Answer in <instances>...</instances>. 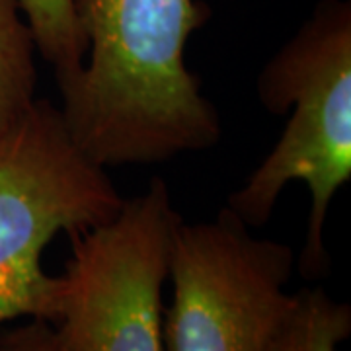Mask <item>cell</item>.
<instances>
[{
    "label": "cell",
    "instance_id": "9c48e42d",
    "mask_svg": "<svg viewBox=\"0 0 351 351\" xmlns=\"http://www.w3.org/2000/svg\"><path fill=\"white\" fill-rule=\"evenodd\" d=\"M0 351H69L55 328L45 320L32 318L22 326L0 334Z\"/></svg>",
    "mask_w": 351,
    "mask_h": 351
},
{
    "label": "cell",
    "instance_id": "3957f363",
    "mask_svg": "<svg viewBox=\"0 0 351 351\" xmlns=\"http://www.w3.org/2000/svg\"><path fill=\"white\" fill-rule=\"evenodd\" d=\"M106 168L78 147L61 110L36 100L0 131V324L51 322L59 276L41 254L59 232L69 239L112 221L123 205Z\"/></svg>",
    "mask_w": 351,
    "mask_h": 351
},
{
    "label": "cell",
    "instance_id": "ba28073f",
    "mask_svg": "<svg viewBox=\"0 0 351 351\" xmlns=\"http://www.w3.org/2000/svg\"><path fill=\"white\" fill-rule=\"evenodd\" d=\"M38 53L53 66L57 84L80 71L86 39L76 22L73 0H20Z\"/></svg>",
    "mask_w": 351,
    "mask_h": 351
},
{
    "label": "cell",
    "instance_id": "7a4b0ae2",
    "mask_svg": "<svg viewBox=\"0 0 351 351\" xmlns=\"http://www.w3.org/2000/svg\"><path fill=\"white\" fill-rule=\"evenodd\" d=\"M258 96L274 115L291 112L283 135L226 207L250 228L267 225L291 182L311 193L299 265L302 276L328 271L324 226L334 195L351 178V6L322 0L301 29L271 57Z\"/></svg>",
    "mask_w": 351,
    "mask_h": 351
},
{
    "label": "cell",
    "instance_id": "6da1fadb",
    "mask_svg": "<svg viewBox=\"0 0 351 351\" xmlns=\"http://www.w3.org/2000/svg\"><path fill=\"white\" fill-rule=\"evenodd\" d=\"M86 39L80 71L59 82L61 115L78 147L110 168L156 164L221 141L219 112L186 64L207 24L197 0H73Z\"/></svg>",
    "mask_w": 351,
    "mask_h": 351
},
{
    "label": "cell",
    "instance_id": "5b68a950",
    "mask_svg": "<svg viewBox=\"0 0 351 351\" xmlns=\"http://www.w3.org/2000/svg\"><path fill=\"white\" fill-rule=\"evenodd\" d=\"M293 269L291 246L256 239L228 207L211 221H182L170 256L164 351H265L293 304Z\"/></svg>",
    "mask_w": 351,
    "mask_h": 351
},
{
    "label": "cell",
    "instance_id": "277c9868",
    "mask_svg": "<svg viewBox=\"0 0 351 351\" xmlns=\"http://www.w3.org/2000/svg\"><path fill=\"white\" fill-rule=\"evenodd\" d=\"M182 217L154 178L112 221L71 237L53 324L69 351H164L162 287Z\"/></svg>",
    "mask_w": 351,
    "mask_h": 351
},
{
    "label": "cell",
    "instance_id": "52a82bcc",
    "mask_svg": "<svg viewBox=\"0 0 351 351\" xmlns=\"http://www.w3.org/2000/svg\"><path fill=\"white\" fill-rule=\"evenodd\" d=\"M351 334V308L324 289H302L276 328L265 351H338Z\"/></svg>",
    "mask_w": 351,
    "mask_h": 351
},
{
    "label": "cell",
    "instance_id": "8992f818",
    "mask_svg": "<svg viewBox=\"0 0 351 351\" xmlns=\"http://www.w3.org/2000/svg\"><path fill=\"white\" fill-rule=\"evenodd\" d=\"M36 53L20 0H0V131L38 100Z\"/></svg>",
    "mask_w": 351,
    "mask_h": 351
}]
</instances>
